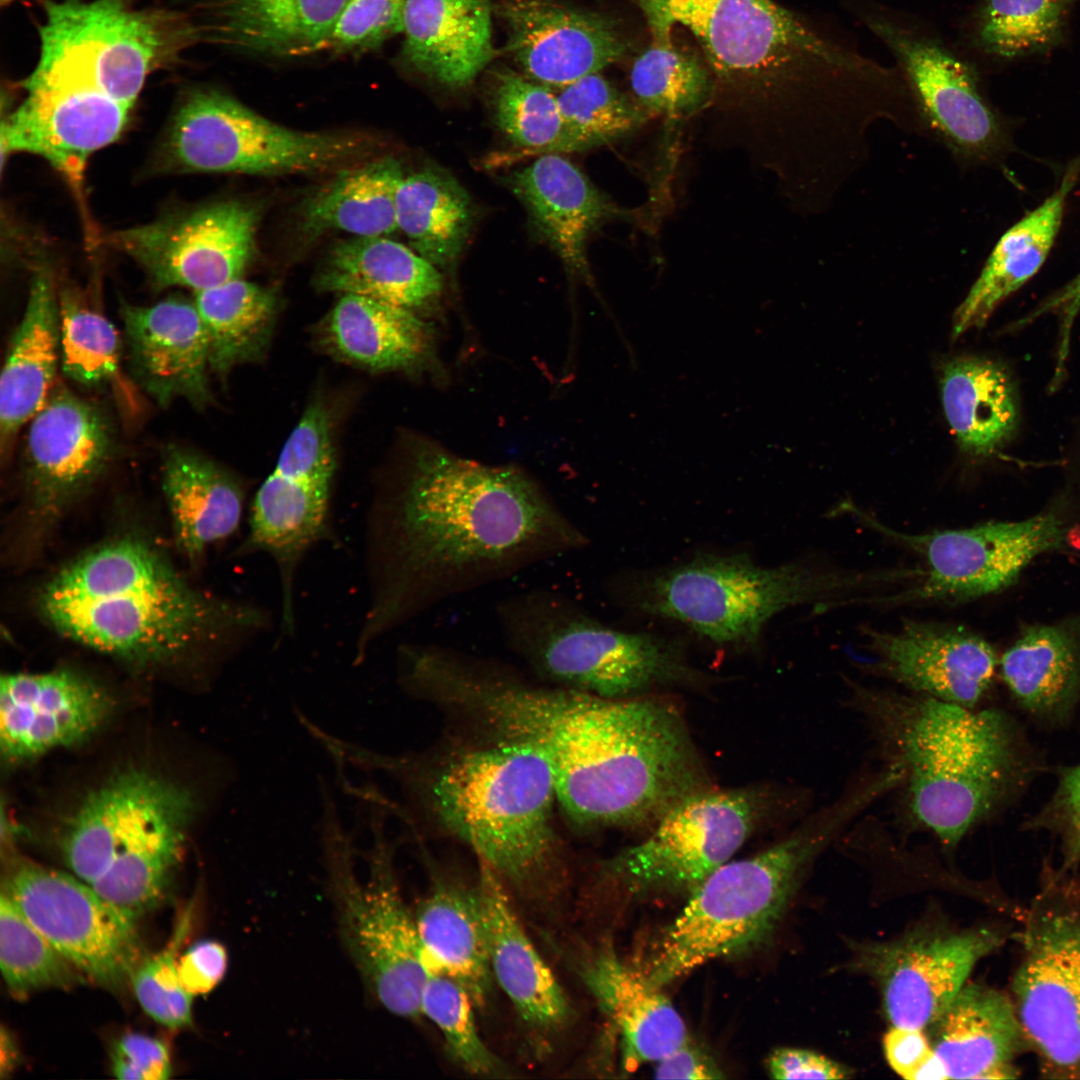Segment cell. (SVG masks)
<instances>
[{
  "label": "cell",
  "instance_id": "obj_46",
  "mask_svg": "<svg viewBox=\"0 0 1080 1080\" xmlns=\"http://www.w3.org/2000/svg\"><path fill=\"white\" fill-rule=\"evenodd\" d=\"M492 98L498 128L518 147L542 154L575 151L557 97L544 84L502 69Z\"/></svg>",
  "mask_w": 1080,
  "mask_h": 1080
},
{
  "label": "cell",
  "instance_id": "obj_26",
  "mask_svg": "<svg viewBox=\"0 0 1080 1080\" xmlns=\"http://www.w3.org/2000/svg\"><path fill=\"white\" fill-rule=\"evenodd\" d=\"M121 317L136 382L159 405L177 399L207 405L209 346L194 301L170 297L147 307L125 304Z\"/></svg>",
  "mask_w": 1080,
  "mask_h": 1080
},
{
  "label": "cell",
  "instance_id": "obj_25",
  "mask_svg": "<svg viewBox=\"0 0 1080 1080\" xmlns=\"http://www.w3.org/2000/svg\"><path fill=\"white\" fill-rule=\"evenodd\" d=\"M112 707L103 687L73 670L3 675L2 759L16 765L79 744L103 725Z\"/></svg>",
  "mask_w": 1080,
  "mask_h": 1080
},
{
  "label": "cell",
  "instance_id": "obj_40",
  "mask_svg": "<svg viewBox=\"0 0 1080 1080\" xmlns=\"http://www.w3.org/2000/svg\"><path fill=\"white\" fill-rule=\"evenodd\" d=\"M1000 666L1024 710L1043 718L1065 714L1080 693V618L1026 627Z\"/></svg>",
  "mask_w": 1080,
  "mask_h": 1080
},
{
  "label": "cell",
  "instance_id": "obj_10",
  "mask_svg": "<svg viewBox=\"0 0 1080 1080\" xmlns=\"http://www.w3.org/2000/svg\"><path fill=\"white\" fill-rule=\"evenodd\" d=\"M321 841L340 936L365 984L389 1012L422 1015L428 976L415 916L400 893L387 841L376 827L366 880L355 873L352 841L329 788L322 790Z\"/></svg>",
  "mask_w": 1080,
  "mask_h": 1080
},
{
  "label": "cell",
  "instance_id": "obj_39",
  "mask_svg": "<svg viewBox=\"0 0 1080 1080\" xmlns=\"http://www.w3.org/2000/svg\"><path fill=\"white\" fill-rule=\"evenodd\" d=\"M940 387L947 421L962 451L987 458L1014 438L1019 397L1001 363L971 356L952 359L941 369Z\"/></svg>",
  "mask_w": 1080,
  "mask_h": 1080
},
{
  "label": "cell",
  "instance_id": "obj_6",
  "mask_svg": "<svg viewBox=\"0 0 1080 1080\" xmlns=\"http://www.w3.org/2000/svg\"><path fill=\"white\" fill-rule=\"evenodd\" d=\"M872 802L869 790L852 785L780 842L713 871L665 930L648 979L661 987L768 939L808 866Z\"/></svg>",
  "mask_w": 1080,
  "mask_h": 1080
},
{
  "label": "cell",
  "instance_id": "obj_1",
  "mask_svg": "<svg viewBox=\"0 0 1080 1080\" xmlns=\"http://www.w3.org/2000/svg\"><path fill=\"white\" fill-rule=\"evenodd\" d=\"M584 532L526 472L414 449L367 512L368 604L353 664L390 632L452 597L583 549Z\"/></svg>",
  "mask_w": 1080,
  "mask_h": 1080
},
{
  "label": "cell",
  "instance_id": "obj_49",
  "mask_svg": "<svg viewBox=\"0 0 1080 1080\" xmlns=\"http://www.w3.org/2000/svg\"><path fill=\"white\" fill-rule=\"evenodd\" d=\"M58 298L64 374L87 387L112 380L118 372L121 352L115 327L71 292H62Z\"/></svg>",
  "mask_w": 1080,
  "mask_h": 1080
},
{
  "label": "cell",
  "instance_id": "obj_60",
  "mask_svg": "<svg viewBox=\"0 0 1080 1080\" xmlns=\"http://www.w3.org/2000/svg\"><path fill=\"white\" fill-rule=\"evenodd\" d=\"M1064 464V487L1059 494L1072 522V534L1080 536V439Z\"/></svg>",
  "mask_w": 1080,
  "mask_h": 1080
},
{
  "label": "cell",
  "instance_id": "obj_30",
  "mask_svg": "<svg viewBox=\"0 0 1080 1080\" xmlns=\"http://www.w3.org/2000/svg\"><path fill=\"white\" fill-rule=\"evenodd\" d=\"M491 0H407L402 58L449 88L470 84L494 57Z\"/></svg>",
  "mask_w": 1080,
  "mask_h": 1080
},
{
  "label": "cell",
  "instance_id": "obj_34",
  "mask_svg": "<svg viewBox=\"0 0 1080 1080\" xmlns=\"http://www.w3.org/2000/svg\"><path fill=\"white\" fill-rule=\"evenodd\" d=\"M414 916L428 971L454 978L475 1007H485L494 977L477 885L439 879Z\"/></svg>",
  "mask_w": 1080,
  "mask_h": 1080
},
{
  "label": "cell",
  "instance_id": "obj_11",
  "mask_svg": "<svg viewBox=\"0 0 1080 1080\" xmlns=\"http://www.w3.org/2000/svg\"><path fill=\"white\" fill-rule=\"evenodd\" d=\"M199 34L177 12L136 10L130 0L49 1L26 81L80 85L132 107L148 75Z\"/></svg>",
  "mask_w": 1080,
  "mask_h": 1080
},
{
  "label": "cell",
  "instance_id": "obj_12",
  "mask_svg": "<svg viewBox=\"0 0 1080 1080\" xmlns=\"http://www.w3.org/2000/svg\"><path fill=\"white\" fill-rule=\"evenodd\" d=\"M372 146L366 136L290 129L226 94L200 89L178 108L165 153L183 171L283 175L330 171Z\"/></svg>",
  "mask_w": 1080,
  "mask_h": 1080
},
{
  "label": "cell",
  "instance_id": "obj_15",
  "mask_svg": "<svg viewBox=\"0 0 1080 1080\" xmlns=\"http://www.w3.org/2000/svg\"><path fill=\"white\" fill-rule=\"evenodd\" d=\"M848 3L895 58L923 135L942 144L962 167L998 158L1006 147L1005 128L982 96L972 66L920 19L872 0Z\"/></svg>",
  "mask_w": 1080,
  "mask_h": 1080
},
{
  "label": "cell",
  "instance_id": "obj_22",
  "mask_svg": "<svg viewBox=\"0 0 1080 1080\" xmlns=\"http://www.w3.org/2000/svg\"><path fill=\"white\" fill-rule=\"evenodd\" d=\"M505 22L503 51L532 80L564 87L620 61L628 43L614 20L556 0H494Z\"/></svg>",
  "mask_w": 1080,
  "mask_h": 1080
},
{
  "label": "cell",
  "instance_id": "obj_37",
  "mask_svg": "<svg viewBox=\"0 0 1080 1080\" xmlns=\"http://www.w3.org/2000/svg\"><path fill=\"white\" fill-rule=\"evenodd\" d=\"M316 286L413 311L440 296L443 278L436 266L401 243L383 236H355L331 250Z\"/></svg>",
  "mask_w": 1080,
  "mask_h": 1080
},
{
  "label": "cell",
  "instance_id": "obj_4",
  "mask_svg": "<svg viewBox=\"0 0 1080 1080\" xmlns=\"http://www.w3.org/2000/svg\"><path fill=\"white\" fill-rule=\"evenodd\" d=\"M861 715L886 765L901 772L910 822L955 848L1009 796L1019 773L1008 719L923 695L852 685Z\"/></svg>",
  "mask_w": 1080,
  "mask_h": 1080
},
{
  "label": "cell",
  "instance_id": "obj_52",
  "mask_svg": "<svg viewBox=\"0 0 1080 1080\" xmlns=\"http://www.w3.org/2000/svg\"><path fill=\"white\" fill-rule=\"evenodd\" d=\"M407 0H345L329 48L337 53L380 48L404 29Z\"/></svg>",
  "mask_w": 1080,
  "mask_h": 1080
},
{
  "label": "cell",
  "instance_id": "obj_28",
  "mask_svg": "<svg viewBox=\"0 0 1080 1080\" xmlns=\"http://www.w3.org/2000/svg\"><path fill=\"white\" fill-rule=\"evenodd\" d=\"M926 1028L948 1079L1016 1077L1013 1059L1024 1035L1013 1001L1002 992L965 984Z\"/></svg>",
  "mask_w": 1080,
  "mask_h": 1080
},
{
  "label": "cell",
  "instance_id": "obj_17",
  "mask_svg": "<svg viewBox=\"0 0 1080 1080\" xmlns=\"http://www.w3.org/2000/svg\"><path fill=\"white\" fill-rule=\"evenodd\" d=\"M2 891L77 971L97 984L117 987L139 965L135 921L75 875L17 861Z\"/></svg>",
  "mask_w": 1080,
  "mask_h": 1080
},
{
  "label": "cell",
  "instance_id": "obj_45",
  "mask_svg": "<svg viewBox=\"0 0 1080 1080\" xmlns=\"http://www.w3.org/2000/svg\"><path fill=\"white\" fill-rule=\"evenodd\" d=\"M1075 1L984 0L975 15L974 42L1007 59L1047 51L1061 41Z\"/></svg>",
  "mask_w": 1080,
  "mask_h": 1080
},
{
  "label": "cell",
  "instance_id": "obj_43",
  "mask_svg": "<svg viewBox=\"0 0 1080 1080\" xmlns=\"http://www.w3.org/2000/svg\"><path fill=\"white\" fill-rule=\"evenodd\" d=\"M194 303L206 331L211 371L224 376L264 352L277 307L270 290L237 278L196 291Z\"/></svg>",
  "mask_w": 1080,
  "mask_h": 1080
},
{
  "label": "cell",
  "instance_id": "obj_53",
  "mask_svg": "<svg viewBox=\"0 0 1080 1080\" xmlns=\"http://www.w3.org/2000/svg\"><path fill=\"white\" fill-rule=\"evenodd\" d=\"M1056 832L1063 851V866L1072 869L1080 862V765L1065 769L1056 791L1032 822Z\"/></svg>",
  "mask_w": 1080,
  "mask_h": 1080
},
{
  "label": "cell",
  "instance_id": "obj_32",
  "mask_svg": "<svg viewBox=\"0 0 1080 1080\" xmlns=\"http://www.w3.org/2000/svg\"><path fill=\"white\" fill-rule=\"evenodd\" d=\"M583 982L619 1032L628 1064L657 1062L689 1040L660 987L605 948L580 967Z\"/></svg>",
  "mask_w": 1080,
  "mask_h": 1080
},
{
  "label": "cell",
  "instance_id": "obj_48",
  "mask_svg": "<svg viewBox=\"0 0 1080 1080\" xmlns=\"http://www.w3.org/2000/svg\"><path fill=\"white\" fill-rule=\"evenodd\" d=\"M0 966L8 989L18 998L46 987L71 985L77 971L4 891L0 895Z\"/></svg>",
  "mask_w": 1080,
  "mask_h": 1080
},
{
  "label": "cell",
  "instance_id": "obj_20",
  "mask_svg": "<svg viewBox=\"0 0 1080 1080\" xmlns=\"http://www.w3.org/2000/svg\"><path fill=\"white\" fill-rule=\"evenodd\" d=\"M116 450L115 431L104 410L55 385L30 420L25 446L28 521L38 535L48 532L103 475Z\"/></svg>",
  "mask_w": 1080,
  "mask_h": 1080
},
{
  "label": "cell",
  "instance_id": "obj_57",
  "mask_svg": "<svg viewBox=\"0 0 1080 1080\" xmlns=\"http://www.w3.org/2000/svg\"><path fill=\"white\" fill-rule=\"evenodd\" d=\"M768 1070L774 1079H846L849 1070L838 1062L816 1052L797 1049H776L768 1059Z\"/></svg>",
  "mask_w": 1080,
  "mask_h": 1080
},
{
  "label": "cell",
  "instance_id": "obj_29",
  "mask_svg": "<svg viewBox=\"0 0 1080 1080\" xmlns=\"http://www.w3.org/2000/svg\"><path fill=\"white\" fill-rule=\"evenodd\" d=\"M507 183L567 269L588 277L587 240L618 210L558 153L542 154L511 174Z\"/></svg>",
  "mask_w": 1080,
  "mask_h": 1080
},
{
  "label": "cell",
  "instance_id": "obj_47",
  "mask_svg": "<svg viewBox=\"0 0 1080 1080\" xmlns=\"http://www.w3.org/2000/svg\"><path fill=\"white\" fill-rule=\"evenodd\" d=\"M556 97L575 151L629 136L651 116L634 97L620 92L599 72L561 87Z\"/></svg>",
  "mask_w": 1080,
  "mask_h": 1080
},
{
  "label": "cell",
  "instance_id": "obj_14",
  "mask_svg": "<svg viewBox=\"0 0 1080 1080\" xmlns=\"http://www.w3.org/2000/svg\"><path fill=\"white\" fill-rule=\"evenodd\" d=\"M336 471L330 416L312 403L286 440L276 465L251 503L247 533L237 556L264 554L276 568L281 631L296 630L295 587L306 554L330 540L331 493Z\"/></svg>",
  "mask_w": 1080,
  "mask_h": 1080
},
{
  "label": "cell",
  "instance_id": "obj_55",
  "mask_svg": "<svg viewBox=\"0 0 1080 1080\" xmlns=\"http://www.w3.org/2000/svg\"><path fill=\"white\" fill-rule=\"evenodd\" d=\"M112 1072L122 1080H166L171 1074L166 1044L156 1038L127 1033L114 1045Z\"/></svg>",
  "mask_w": 1080,
  "mask_h": 1080
},
{
  "label": "cell",
  "instance_id": "obj_50",
  "mask_svg": "<svg viewBox=\"0 0 1080 1080\" xmlns=\"http://www.w3.org/2000/svg\"><path fill=\"white\" fill-rule=\"evenodd\" d=\"M474 1006L467 990L454 978L438 971L428 972L421 997L422 1015L440 1030L449 1055L466 1072L497 1075L505 1068L480 1037Z\"/></svg>",
  "mask_w": 1080,
  "mask_h": 1080
},
{
  "label": "cell",
  "instance_id": "obj_56",
  "mask_svg": "<svg viewBox=\"0 0 1080 1080\" xmlns=\"http://www.w3.org/2000/svg\"><path fill=\"white\" fill-rule=\"evenodd\" d=\"M227 961L222 944L212 940L195 943L178 960L182 985L193 996L210 992L224 977Z\"/></svg>",
  "mask_w": 1080,
  "mask_h": 1080
},
{
  "label": "cell",
  "instance_id": "obj_16",
  "mask_svg": "<svg viewBox=\"0 0 1080 1080\" xmlns=\"http://www.w3.org/2000/svg\"><path fill=\"white\" fill-rule=\"evenodd\" d=\"M784 801L760 787L696 792L662 814L646 838L610 859L604 872L630 889L692 890L730 861Z\"/></svg>",
  "mask_w": 1080,
  "mask_h": 1080
},
{
  "label": "cell",
  "instance_id": "obj_54",
  "mask_svg": "<svg viewBox=\"0 0 1080 1080\" xmlns=\"http://www.w3.org/2000/svg\"><path fill=\"white\" fill-rule=\"evenodd\" d=\"M883 1048L891 1068L907 1080L948 1079L921 1029L893 1026L884 1036Z\"/></svg>",
  "mask_w": 1080,
  "mask_h": 1080
},
{
  "label": "cell",
  "instance_id": "obj_23",
  "mask_svg": "<svg viewBox=\"0 0 1080 1080\" xmlns=\"http://www.w3.org/2000/svg\"><path fill=\"white\" fill-rule=\"evenodd\" d=\"M865 635L873 673L969 709H976L997 667L991 644L961 626L909 621L893 631L867 629Z\"/></svg>",
  "mask_w": 1080,
  "mask_h": 1080
},
{
  "label": "cell",
  "instance_id": "obj_3",
  "mask_svg": "<svg viewBox=\"0 0 1080 1080\" xmlns=\"http://www.w3.org/2000/svg\"><path fill=\"white\" fill-rule=\"evenodd\" d=\"M37 607L63 637L138 665L235 652L272 624L255 603L194 588L154 543L130 533L65 564L40 588Z\"/></svg>",
  "mask_w": 1080,
  "mask_h": 1080
},
{
  "label": "cell",
  "instance_id": "obj_18",
  "mask_svg": "<svg viewBox=\"0 0 1080 1080\" xmlns=\"http://www.w3.org/2000/svg\"><path fill=\"white\" fill-rule=\"evenodd\" d=\"M1012 989L1043 1072L1080 1079V912L1052 907L1033 915Z\"/></svg>",
  "mask_w": 1080,
  "mask_h": 1080
},
{
  "label": "cell",
  "instance_id": "obj_42",
  "mask_svg": "<svg viewBox=\"0 0 1080 1080\" xmlns=\"http://www.w3.org/2000/svg\"><path fill=\"white\" fill-rule=\"evenodd\" d=\"M473 220L471 199L448 173L426 168L404 175L396 193L397 228L423 258L446 268L460 256Z\"/></svg>",
  "mask_w": 1080,
  "mask_h": 1080
},
{
  "label": "cell",
  "instance_id": "obj_21",
  "mask_svg": "<svg viewBox=\"0 0 1080 1080\" xmlns=\"http://www.w3.org/2000/svg\"><path fill=\"white\" fill-rule=\"evenodd\" d=\"M1001 943L1002 935L991 928H922L864 946L859 961L877 980L893 1026L923 1030L965 985L976 963Z\"/></svg>",
  "mask_w": 1080,
  "mask_h": 1080
},
{
  "label": "cell",
  "instance_id": "obj_61",
  "mask_svg": "<svg viewBox=\"0 0 1080 1080\" xmlns=\"http://www.w3.org/2000/svg\"><path fill=\"white\" fill-rule=\"evenodd\" d=\"M0 1H1V5H2V6H5V5H9V4H10L11 2H13L14 0H0Z\"/></svg>",
  "mask_w": 1080,
  "mask_h": 1080
},
{
  "label": "cell",
  "instance_id": "obj_31",
  "mask_svg": "<svg viewBox=\"0 0 1080 1080\" xmlns=\"http://www.w3.org/2000/svg\"><path fill=\"white\" fill-rule=\"evenodd\" d=\"M60 361L59 298L47 270L32 278L26 307L9 342L0 378V448L5 458L21 427L40 411Z\"/></svg>",
  "mask_w": 1080,
  "mask_h": 1080
},
{
  "label": "cell",
  "instance_id": "obj_44",
  "mask_svg": "<svg viewBox=\"0 0 1080 1080\" xmlns=\"http://www.w3.org/2000/svg\"><path fill=\"white\" fill-rule=\"evenodd\" d=\"M634 99L650 114L689 118L709 106L717 87L705 60L671 43L651 44L630 71Z\"/></svg>",
  "mask_w": 1080,
  "mask_h": 1080
},
{
  "label": "cell",
  "instance_id": "obj_7",
  "mask_svg": "<svg viewBox=\"0 0 1080 1080\" xmlns=\"http://www.w3.org/2000/svg\"><path fill=\"white\" fill-rule=\"evenodd\" d=\"M197 811L187 788L144 769L120 771L88 793L60 844L73 874L135 921L163 899Z\"/></svg>",
  "mask_w": 1080,
  "mask_h": 1080
},
{
  "label": "cell",
  "instance_id": "obj_33",
  "mask_svg": "<svg viewBox=\"0 0 1080 1080\" xmlns=\"http://www.w3.org/2000/svg\"><path fill=\"white\" fill-rule=\"evenodd\" d=\"M319 336L335 357L370 370L416 369L434 361L428 323L413 311L360 295L342 294Z\"/></svg>",
  "mask_w": 1080,
  "mask_h": 1080
},
{
  "label": "cell",
  "instance_id": "obj_24",
  "mask_svg": "<svg viewBox=\"0 0 1080 1080\" xmlns=\"http://www.w3.org/2000/svg\"><path fill=\"white\" fill-rule=\"evenodd\" d=\"M23 87L26 98L2 124V155H40L79 188L87 159L119 138L131 107L80 85Z\"/></svg>",
  "mask_w": 1080,
  "mask_h": 1080
},
{
  "label": "cell",
  "instance_id": "obj_35",
  "mask_svg": "<svg viewBox=\"0 0 1080 1080\" xmlns=\"http://www.w3.org/2000/svg\"><path fill=\"white\" fill-rule=\"evenodd\" d=\"M161 472L176 541L185 556L198 559L238 530L245 492L229 471L174 444L162 452Z\"/></svg>",
  "mask_w": 1080,
  "mask_h": 1080
},
{
  "label": "cell",
  "instance_id": "obj_41",
  "mask_svg": "<svg viewBox=\"0 0 1080 1080\" xmlns=\"http://www.w3.org/2000/svg\"><path fill=\"white\" fill-rule=\"evenodd\" d=\"M403 177L393 157L342 170L306 199L301 231L310 238L330 230L365 237L394 232L396 193Z\"/></svg>",
  "mask_w": 1080,
  "mask_h": 1080
},
{
  "label": "cell",
  "instance_id": "obj_2",
  "mask_svg": "<svg viewBox=\"0 0 1080 1080\" xmlns=\"http://www.w3.org/2000/svg\"><path fill=\"white\" fill-rule=\"evenodd\" d=\"M652 41L676 26L700 45L718 89L760 99L788 117L808 157L840 165L869 150L880 120L899 124L910 97L895 66L865 56L843 32L773 0H633Z\"/></svg>",
  "mask_w": 1080,
  "mask_h": 1080
},
{
  "label": "cell",
  "instance_id": "obj_9",
  "mask_svg": "<svg viewBox=\"0 0 1080 1080\" xmlns=\"http://www.w3.org/2000/svg\"><path fill=\"white\" fill-rule=\"evenodd\" d=\"M894 580V571L850 573L803 562L763 567L743 553L703 554L614 583L613 590L630 607L678 621L715 643L751 647L787 608Z\"/></svg>",
  "mask_w": 1080,
  "mask_h": 1080
},
{
  "label": "cell",
  "instance_id": "obj_13",
  "mask_svg": "<svg viewBox=\"0 0 1080 1080\" xmlns=\"http://www.w3.org/2000/svg\"><path fill=\"white\" fill-rule=\"evenodd\" d=\"M841 510L911 550L924 563L918 582L875 599L884 604L959 603L998 593L1013 585L1037 557L1071 545L1072 522L1059 497L1025 519L919 534L895 531L852 503H843Z\"/></svg>",
  "mask_w": 1080,
  "mask_h": 1080
},
{
  "label": "cell",
  "instance_id": "obj_27",
  "mask_svg": "<svg viewBox=\"0 0 1080 1080\" xmlns=\"http://www.w3.org/2000/svg\"><path fill=\"white\" fill-rule=\"evenodd\" d=\"M494 980L522 1023L538 1036L564 1029L572 1017L566 993L525 932L505 882L480 862L477 880Z\"/></svg>",
  "mask_w": 1080,
  "mask_h": 1080
},
{
  "label": "cell",
  "instance_id": "obj_19",
  "mask_svg": "<svg viewBox=\"0 0 1080 1080\" xmlns=\"http://www.w3.org/2000/svg\"><path fill=\"white\" fill-rule=\"evenodd\" d=\"M258 220L254 206L222 201L115 232L109 242L139 263L156 288L196 292L240 278L255 253Z\"/></svg>",
  "mask_w": 1080,
  "mask_h": 1080
},
{
  "label": "cell",
  "instance_id": "obj_36",
  "mask_svg": "<svg viewBox=\"0 0 1080 1080\" xmlns=\"http://www.w3.org/2000/svg\"><path fill=\"white\" fill-rule=\"evenodd\" d=\"M1080 174V161L1066 169L1057 189L999 239L981 273L953 316V336L985 325L994 310L1043 265L1061 225L1065 203Z\"/></svg>",
  "mask_w": 1080,
  "mask_h": 1080
},
{
  "label": "cell",
  "instance_id": "obj_58",
  "mask_svg": "<svg viewBox=\"0 0 1080 1080\" xmlns=\"http://www.w3.org/2000/svg\"><path fill=\"white\" fill-rule=\"evenodd\" d=\"M1080 310V273L1054 295L1046 299L1039 307L1028 315L1029 322L1044 313H1054L1059 317V342L1057 351V366L1055 377L1059 378L1063 372V366L1069 352L1070 334L1075 317Z\"/></svg>",
  "mask_w": 1080,
  "mask_h": 1080
},
{
  "label": "cell",
  "instance_id": "obj_5",
  "mask_svg": "<svg viewBox=\"0 0 1080 1080\" xmlns=\"http://www.w3.org/2000/svg\"><path fill=\"white\" fill-rule=\"evenodd\" d=\"M375 769L397 777L451 835L505 882L539 890L561 864L553 823V772L530 745L489 739L453 752L433 767L416 758L378 754Z\"/></svg>",
  "mask_w": 1080,
  "mask_h": 1080
},
{
  "label": "cell",
  "instance_id": "obj_8",
  "mask_svg": "<svg viewBox=\"0 0 1080 1080\" xmlns=\"http://www.w3.org/2000/svg\"><path fill=\"white\" fill-rule=\"evenodd\" d=\"M508 649L541 682L605 698L697 680L678 642L613 629L567 595L531 588L494 608Z\"/></svg>",
  "mask_w": 1080,
  "mask_h": 1080
},
{
  "label": "cell",
  "instance_id": "obj_51",
  "mask_svg": "<svg viewBox=\"0 0 1080 1080\" xmlns=\"http://www.w3.org/2000/svg\"><path fill=\"white\" fill-rule=\"evenodd\" d=\"M190 911L183 914L169 944L135 968L130 979L138 1002L155 1021L169 1028L192 1023V999L178 973V950L190 928Z\"/></svg>",
  "mask_w": 1080,
  "mask_h": 1080
},
{
  "label": "cell",
  "instance_id": "obj_59",
  "mask_svg": "<svg viewBox=\"0 0 1080 1080\" xmlns=\"http://www.w3.org/2000/svg\"><path fill=\"white\" fill-rule=\"evenodd\" d=\"M657 1079L711 1080L725 1078L720 1068L690 1040L657 1061Z\"/></svg>",
  "mask_w": 1080,
  "mask_h": 1080
},
{
  "label": "cell",
  "instance_id": "obj_38",
  "mask_svg": "<svg viewBox=\"0 0 1080 1080\" xmlns=\"http://www.w3.org/2000/svg\"><path fill=\"white\" fill-rule=\"evenodd\" d=\"M345 0H214L209 35L225 45L278 57L329 48Z\"/></svg>",
  "mask_w": 1080,
  "mask_h": 1080
}]
</instances>
